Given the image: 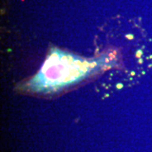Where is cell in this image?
Masks as SVG:
<instances>
[{"mask_svg":"<svg viewBox=\"0 0 152 152\" xmlns=\"http://www.w3.org/2000/svg\"><path fill=\"white\" fill-rule=\"evenodd\" d=\"M107 58L86 59L53 49L42 69L25 85L24 90L37 94L61 91L94 75L107 65Z\"/></svg>","mask_w":152,"mask_h":152,"instance_id":"cell-1","label":"cell"}]
</instances>
